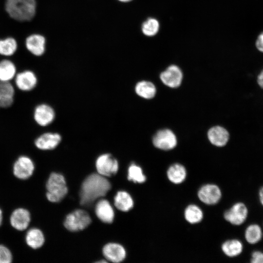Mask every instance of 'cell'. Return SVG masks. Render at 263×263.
I'll list each match as a JSON object with an SVG mask.
<instances>
[{
	"label": "cell",
	"mask_w": 263,
	"mask_h": 263,
	"mask_svg": "<svg viewBox=\"0 0 263 263\" xmlns=\"http://www.w3.org/2000/svg\"><path fill=\"white\" fill-rule=\"evenodd\" d=\"M110 182L99 173H93L83 181L80 193V204L89 205L96 199L105 196L111 189Z\"/></svg>",
	"instance_id": "6da1fadb"
},
{
	"label": "cell",
	"mask_w": 263,
	"mask_h": 263,
	"mask_svg": "<svg viewBox=\"0 0 263 263\" xmlns=\"http://www.w3.org/2000/svg\"><path fill=\"white\" fill-rule=\"evenodd\" d=\"M4 10L9 18L18 22L31 21L37 11L36 0H5Z\"/></svg>",
	"instance_id": "7a4b0ae2"
},
{
	"label": "cell",
	"mask_w": 263,
	"mask_h": 263,
	"mask_svg": "<svg viewBox=\"0 0 263 263\" xmlns=\"http://www.w3.org/2000/svg\"><path fill=\"white\" fill-rule=\"evenodd\" d=\"M45 196L48 202L57 203L65 196L68 188L62 175L55 172H51L45 183Z\"/></svg>",
	"instance_id": "3957f363"
},
{
	"label": "cell",
	"mask_w": 263,
	"mask_h": 263,
	"mask_svg": "<svg viewBox=\"0 0 263 263\" xmlns=\"http://www.w3.org/2000/svg\"><path fill=\"white\" fill-rule=\"evenodd\" d=\"M13 83L17 90L23 93H29L38 87L39 79L34 70L26 68L18 71Z\"/></svg>",
	"instance_id": "277c9868"
},
{
	"label": "cell",
	"mask_w": 263,
	"mask_h": 263,
	"mask_svg": "<svg viewBox=\"0 0 263 263\" xmlns=\"http://www.w3.org/2000/svg\"><path fill=\"white\" fill-rule=\"evenodd\" d=\"M36 169L34 160L29 155L21 154L14 161L12 166L14 176L21 180H26L33 175Z\"/></svg>",
	"instance_id": "5b68a950"
},
{
	"label": "cell",
	"mask_w": 263,
	"mask_h": 263,
	"mask_svg": "<svg viewBox=\"0 0 263 263\" xmlns=\"http://www.w3.org/2000/svg\"><path fill=\"white\" fill-rule=\"evenodd\" d=\"M56 113L54 109L46 103H39L34 107L32 118L35 123L40 127H46L55 120Z\"/></svg>",
	"instance_id": "8992f818"
},
{
	"label": "cell",
	"mask_w": 263,
	"mask_h": 263,
	"mask_svg": "<svg viewBox=\"0 0 263 263\" xmlns=\"http://www.w3.org/2000/svg\"><path fill=\"white\" fill-rule=\"evenodd\" d=\"M92 220L85 211L76 210L68 214L64 222L65 228L71 231H77L84 229L91 223Z\"/></svg>",
	"instance_id": "52a82bcc"
},
{
	"label": "cell",
	"mask_w": 263,
	"mask_h": 263,
	"mask_svg": "<svg viewBox=\"0 0 263 263\" xmlns=\"http://www.w3.org/2000/svg\"><path fill=\"white\" fill-rule=\"evenodd\" d=\"M61 136L58 133L44 132L35 137L33 144L38 150L47 151L55 149L61 142Z\"/></svg>",
	"instance_id": "ba28073f"
},
{
	"label": "cell",
	"mask_w": 263,
	"mask_h": 263,
	"mask_svg": "<svg viewBox=\"0 0 263 263\" xmlns=\"http://www.w3.org/2000/svg\"><path fill=\"white\" fill-rule=\"evenodd\" d=\"M31 220L30 211L23 207L14 209L9 217V223L11 226L19 231L26 230L30 226Z\"/></svg>",
	"instance_id": "9c48e42d"
},
{
	"label": "cell",
	"mask_w": 263,
	"mask_h": 263,
	"mask_svg": "<svg viewBox=\"0 0 263 263\" xmlns=\"http://www.w3.org/2000/svg\"><path fill=\"white\" fill-rule=\"evenodd\" d=\"M98 173L103 176H111L115 174L118 169V163L116 159L109 153L100 155L95 162Z\"/></svg>",
	"instance_id": "30bf717a"
},
{
	"label": "cell",
	"mask_w": 263,
	"mask_h": 263,
	"mask_svg": "<svg viewBox=\"0 0 263 263\" xmlns=\"http://www.w3.org/2000/svg\"><path fill=\"white\" fill-rule=\"evenodd\" d=\"M248 213L246 205L242 202H238L225 212L224 217L231 224L239 225L245 221Z\"/></svg>",
	"instance_id": "8fae6325"
},
{
	"label": "cell",
	"mask_w": 263,
	"mask_h": 263,
	"mask_svg": "<svg viewBox=\"0 0 263 263\" xmlns=\"http://www.w3.org/2000/svg\"><path fill=\"white\" fill-rule=\"evenodd\" d=\"M154 146L163 150H169L176 145L177 140L175 134L169 129L158 131L153 137Z\"/></svg>",
	"instance_id": "7c38bea8"
},
{
	"label": "cell",
	"mask_w": 263,
	"mask_h": 263,
	"mask_svg": "<svg viewBox=\"0 0 263 263\" xmlns=\"http://www.w3.org/2000/svg\"><path fill=\"white\" fill-rule=\"evenodd\" d=\"M25 46L26 50L35 56H42L45 51L46 39L39 34H32L28 35L25 39Z\"/></svg>",
	"instance_id": "4fadbf2b"
},
{
	"label": "cell",
	"mask_w": 263,
	"mask_h": 263,
	"mask_svg": "<svg viewBox=\"0 0 263 263\" xmlns=\"http://www.w3.org/2000/svg\"><path fill=\"white\" fill-rule=\"evenodd\" d=\"M198 196L200 201L205 204L215 205L220 200L222 192L217 185L207 184L199 189Z\"/></svg>",
	"instance_id": "5bb4252c"
},
{
	"label": "cell",
	"mask_w": 263,
	"mask_h": 263,
	"mask_svg": "<svg viewBox=\"0 0 263 263\" xmlns=\"http://www.w3.org/2000/svg\"><path fill=\"white\" fill-rule=\"evenodd\" d=\"M16 92L13 82L0 81V109H6L13 105Z\"/></svg>",
	"instance_id": "9a60e30c"
},
{
	"label": "cell",
	"mask_w": 263,
	"mask_h": 263,
	"mask_svg": "<svg viewBox=\"0 0 263 263\" xmlns=\"http://www.w3.org/2000/svg\"><path fill=\"white\" fill-rule=\"evenodd\" d=\"M24 239L27 245L33 250L41 248L46 241L43 231L36 226H30L25 230Z\"/></svg>",
	"instance_id": "2e32d148"
},
{
	"label": "cell",
	"mask_w": 263,
	"mask_h": 263,
	"mask_svg": "<svg viewBox=\"0 0 263 263\" xmlns=\"http://www.w3.org/2000/svg\"><path fill=\"white\" fill-rule=\"evenodd\" d=\"M161 81L164 84L171 88L180 86L183 78V74L176 65H171L160 74Z\"/></svg>",
	"instance_id": "e0dca14e"
},
{
	"label": "cell",
	"mask_w": 263,
	"mask_h": 263,
	"mask_svg": "<svg viewBox=\"0 0 263 263\" xmlns=\"http://www.w3.org/2000/svg\"><path fill=\"white\" fill-rule=\"evenodd\" d=\"M102 251L105 258L113 263H120L125 259L126 256L125 249L118 244H108L104 246Z\"/></svg>",
	"instance_id": "ac0fdd59"
},
{
	"label": "cell",
	"mask_w": 263,
	"mask_h": 263,
	"mask_svg": "<svg viewBox=\"0 0 263 263\" xmlns=\"http://www.w3.org/2000/svg\"><path fill=\"white\" fill-rule=\"evenodd\" d=\"M18 71L16 63L12 60H0V81L13 82Z\"/></svg>",
	"instance_id": "d6986e66"
},
{
	"label": "cell",
	"mask_w": 263,
	"mask_h": 263,
	"mask_svg": "<svg viewBox=\"0 0 263 263\" xmlns=\"http://www.w3.org/2000/svg\"><path fill=\"white\" fill-rule=\"evenodd\" d=\"M97 217L105 223H111L114 218V211L110 203L105 199L98 201L95 208Z\"/></svg>",
	"instance_id": "ffe728a7"
},
{
	"label": "cell",
	"mask_w": 263,
	"mask_h": 263,
	"mask_svg": "<svg viewBox=\"0 0 263 263\" xmlns=\"http://www.w3.org/2000/svg\"><path fill=\"white\" fill-rule=\"evenodd\" d=\"M207 136L212 144L219 147L225 145L229 136L228 132L220 126L213 127L209 129Z\"/></svg>",
	"instance_id": "44dd1931"
},
{
	"label": "cell",
	"mask_w": 263,
	"mask_h": 263,
	"mask_svg": "<svg viewBox=\"0 0 263 263\" xmlns=\"http://www.w3.org/2000/svg\"><path fill=\"white\" fill-rule=\"evenodd\" d=\"M167 174L169 180L171 182L179 184L185 180L187 177V171L183 165L175 164L168 169Z\"/></svg>",
	"instance_id": "7402d4cb"
},
{
	"label": "cell",
	"mask_w": 263,
	"mask_h": 263,
	"mask_svg": "<svg viewBox=\"0 0 263 263\" xmlns=\"http://www.w3.org/2000/svg\"><path fill=\"white\" fill-rule=\"evenodd\" d=\"M18 43L15 38L7 37L0 38V55L4 57H11L17 51Z\"/></svg>",
	"instance_id": "603a6c76"
},
{
	"label": "cell",
	"mask_w": 263,
	"mask_h": 263,
	"mask_svg": "<svg viewBox=\"0 0 263 263\" xmlns=\"http://www.w3.org/2000/svg\"><path fill=\"white\" fill-rule=\"evenodd\" d=\"M114 200L115 207L122 211H128L133 206L132 197L125 191H118L114 197Z\"/></svg>",
	"instance_id": "cb8c5ba5"
},
{
	"label": "cell",
	"mask_w": 263,
	"mask_h": 263,
	"mask_svg": "<svg viewBox=\"0 0 263 263\" xmlns=\"http://www.w3.org/2000/svg\"><path fill=\"white\" fill-rule=\"evenodd\" d=\"M222 250L225 255L234 257L241 254L243 250L242 243L237 239L229 240L224 242Z\"/></svg>",
	"instance_id": "d4e9b609"
},
{
	"label": "cell",
	"mask_w": 263,
	"mask_h": 263,
	"mask_svg": "<svg viewBox=\"0 0 263 263\" xmlns=\"http://www.w3.org/2000/svg\"><path fill=\"white\" fill-rule=\"evenodd\" d=\"M135 92L138 95L142 98L150 99L155 95L156 88L150 82L141 81L136 84Z\"/></svg>",
	"instance_id": "484cf974"
},
{
	"label": "cell",
	"mask_w": 263,
	"mask_h": 263,
	"mask_svg": "<svg viewBox=\"0 0 263 263\" xmlns=\"http://www.w3.org/2000/svg\"><path fill=\"white\" fill-rule=\"evenodd\" d=\"M244 237L247 242L250 244L258 243L263 237V231L261 226L256 224L249 225L245 230Z\"/></svg>",
	"instance_id": "4316f807"
},
{
	"label": "cell",
	"mask_w": 263,
	"mask_h": 263,
	"mask_svg": "<svg viewBox=\"0 0 263 263\" xmlns=\"http://www.w3.org/2000/svg\"><path fill=\"white\" fill-rule=\"evenodd\" d=\"M184 216L188 222L194 224L198 223L202 220L203 213L201 208L197 206L190 205L186 208Z\"/></svg>",
	"instance_id": "83f0119b"
},
{
	"label": "cell",
	"mask_w": 263,
	"mask_h": 263,
	"mask_svg": "<svg viewBox=\"0 0 263 263\" xmlns=\"http://www.w3.org/2000/svg\"><path fill=\"white\" fill-rule=\"evenodd\" d=\"M159 28L158 20L153 18H148L143 23L141 26L142 33L148 37L155 36L158 32Z\"/></svg>",
	"instance_id": "f1b7e54d"
},
{
	"label": "cell",
	"mask_w": 263,
	"mask_h": 263,
	"mask_svg": "<svg viewBox=\"0 0 263 263\" xmlns=\"http://www.w3.org/2000/svg\"><path fill=\"white\" fill-rule=\"evenodd\" d=\"M128 179L134 183H142L146 181V177L139 166L132 164L128 169Z\"/></svg>",
	"instance_id": "f546056e"
},
{
	"label": "cell",
	"mask_w": 263,
	"mask_h": 263,
	"mask_svg": "<svg viewBox=\"0 0 263 263\" xmlns=\"http://www.w3.org/2000/svg\"><path fill=\"white\" fill-rule=\"evenodd\" d=\"M13 254L10 249L3 244H0V263H12Z\"/></svg>",
	"instance_id": "4dcf8cb0"
},
{
	"label": "cell",
	"mask_w": 263,
	"mask_h": 263,
	"mask_svg": "<svg viewBox=\"0 0 263 263\" xmlns=\"http://www.w3.org/2000/svg\"><path fill=\"white\" fill-rule=\"evenodd\" d=\"M250 262L252 263H263V252L254 251L251 254Z\"/></svg>",
	"instance_id": "1f68e13d"
},
{
	"label": "cell",
	"mask_w": 263,
	"mask_h": 263,
	"mask_svg": "<svg viewBox=\"0 0 263 263\" xmlns=\"http://www.w3.org/2000/svg\"><path fill=\"white\" fill-rule=\"evenodd\" d=\"M256 46L259 51L263 53V32L258 36L256 41Z\"/></svg>",
	"instance_id": "d6a6232c"
},
{
	"label": "cell",
	"mask_w": 263,
	"mask_h": 263,
	"mask_svg": "<svg viewBox=\"0 0 263 263\" xmlns=\"http://www.w3.org/2000/svg\"><path fill=\"white\" fill-rule=\"evenodd\" d=\"M257 81L259 86L263 88V70L259 75Z\"/></svg>",
	"instance_id": "836d02e7"
},
{
	"label": "cell",
	"mask_w": 263,
	"mask_h": 263,
	"mask_svg": "<svg viewBox=\"0 0 263 263\" xmlns=\"http://www.w3.org/2000/svg\"><path fill=\"white\" fill-rule=\"evenodd\" d=\"M259 198L261 205L263 206V186H262L259 191Z\"/></svg>",
	"instance_id": "e575fe53"
},
{
	"label": "cell",
	"mask_w": 263,
	"mask_h": 263,
	"mask_svg": "<svg viewBox=\"0 0 263 263\" xmlns=\"http://www.w3.org/2000/svg\"><path fill=\"white\" fill-rule=\"evenodd\" d=\"M3 220V213L2 209L0 207V226L1 225Z\"/></svg>",
	"instance_id": "d590c367"
},
{
	"label": "cell",
	"mask_w": 263,
	"mask_h": 263,
	"mask_svg": "<svg viewBox=\"0 0 263 263\" xmlns=\"http://www.w3.org/2000/svg\"><path fill=\"white\" fill-rule=\"evenodd\" d=\"M118 0L121 2H129L132 0Z\"/></svg>",
	"instance_id": "8d00e7d4"
}]
</instances>
